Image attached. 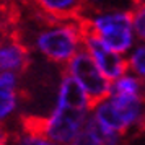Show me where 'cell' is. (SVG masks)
Listing matches in <instances>:
<instances>
[{
    "instance_id": "14",
    "label": "cell",
    "mask_w": 145,
    "mask_h": 145,
    "mask_svg": "<svg viewBox=\"0 0 145 145\" xmlns=\"http://www.w3.org/2000/svg\"><path fill=\"white\" fill-rule=\"evenodd\" d=\"M10 145H57L52 140L44 137L39 131L33 129L31 125H26V129L16 134H12Z\"/></svg>"
},
{
    "instance_id": "3",
    "label": "cell",
    "mask_w": 145,
    "mask_h": 145,
    "mask_svg": "<svg viewBox=\"0 0 145 145\" xmlns=\"http://www.w3.org/2000/svg\"><path fill=\"white\" fill-rule=\"evenodd\" d=\"M103 129L121 137L131 132L145 131V98L108 95L91 106L90 112Z\"/></svg>"
},
{
    "instance_id": "2",
    "label": "cell",
    "mask_w": 145,
    "mask_h": 145,
    "mask_svg": "<svg viewBox=\"0 0 145 145\" xmlns=\"http://www.w3.org/2000/svg\"><path fill=\"white\" fill-rule=\"evenodd\" d=\"M85 31L98 38L108 49L127 56L137 44L131 10L101 8L82 16Z\"/></svg>"
},
{
    "instance_id": "10",
    "label": "cell",
    "mask_w": 145,
    "mask_h": 145,
    "mask_svg": "<svg viewBox=\"0 0 145 145\" xmlns=\"http://www.w3.org/2000/svg\"><path fill=\"white\" fill-rule=\"evenodd\" d=\"M54 105L62 106V108L77 109V111L91 112L93 103L90 101V98L86 96V93L80 88V85L72 77H69L67 73H62L60 80H59V85H57Z\"/></svg>"
},
{
    "instance_id": "12",
    "label": "cell",
    "mask_w": 145,
    "mask_h": 145,
    "mask_svg": "<svg viewBox=\"0 0 145 145\" xmlns=\"http://www.w3.org/2000/svg\"><path fill=\"white\" fill-rule=\"evenodd\" d=\"M109 95L114 96H131V98H145V83L132 73H124L118 80L111 82Z\"/></svg>"
},
{
    "instance_id": "11",
    "label": "cell",
    "mask_w": 145,
    "mask_h": 145,
    "mask_svg": "<svg viewBox=\"0 0 145 145\" xmlns=\"http://www.w3.org/2000/svg\"><path fill=\"white\" fill-rule=\"evenodd\" d=\"M70 145H124V137L103 129L90 116L85 127Z\"/></svg>"
},
{
    "instance_id": "7",
    "label": "cell",
    "mask_w": 145,
    "mask_h": 145,
    "mask_svg": "<svg viewBox=\"0 0 145 145\" xmlns=\"http://www.w3.org/2000/svg\"><path fill=\"white\" fill-rule=\"evenodd\" d=\"M31 64V49L20 36L0 29V72L21 75Z\"/></svg>"
},
{
    "instance_id": "13",
    "label": "cell",
    "mask_w": 145,
    "mask_h": 145,
    "mask_svg": "<svg viewBox=\"0 0 145 145\" xmlns=\"http://www.w3.org/2000/svg\"><path fill=\"white\" fill-rule=\"evenodd\" d=\"M127 72L145 83V42H137L125 56Z\"/></svg>"
},
{
    "instance_id": "5",
    "label": "cell",
    "mask_w": 145,
    "mask_h": 145,
    "mask_svg": "<svg viewBox=\"0 0 145 145\" xmlns=\"http://www.w3.org/2000/svg\"><path fill=\"white\" fill-rule=\"evenodd\" d=\"M64 73L72 77L78 83L93 105L109 95L111 82L99 72V69L95 65L91 57L83 49L64 67Z\"/></svg>"
},
{
    "instance_id": "17",
    "label": "cell",
    "mask_w": 145,
    "mask_h": 145,
    "mask_svg": "<svg viewBox=\"0 0 145 145\" xmlns=\"http://www.w3.org/2000/svg\"><path fill=\"white\" fill-rule=\"evenodd\" d=\"M103 3V0H85V5L86 7H90V8H93V12L95 10H98V7Z\"/></svg>"
},
{
    "instance_id": "6",
    "label": "cell",
    "mask_w": 145,
    "mask_h": 145,
    "mask_svg": "<svg viewBox=\"0 0 145 145\" xmlns=\"http://www.w3.org/2000/svg\"><path fill=\"white\" fill-rule=\"evenodd\" d=\"M83 51L91 57L95 65L109 82H114L124 73H127L125 56H121L108 49L98 38H95L88 31H85V36H83Z\"/></svg>"
},
{
    "instance_id": "9",
    "label": "cell",
    "mask_w": 145,
    "mask_h": 145,
    "mask_svg": "<svg viewBox=\"0 0 145 145\" xmlns=\"http://www.w3.org/2000/svg\"><path fill=\"white\" fill-rule=\"evenodd\" d=\"M39 15L51 21L80 20L85 15V0H33Z\"/></svg>"
},
{
    "instance_id": "8",
    "label": "cell",
    "mask_w": 145,
    "mask_h": 145,
    "mask_svg": "<svg viewBox=\"0 0 145 145\" xmlns=\"http://www.w3.org/2000/svg\"><path fill=\"white\" fill-rule=\"evenodd\" d=\"M21 78L15 73L0 72V125H7L21 106Z\"/></svg>"
},
{
    "instance_id": "1",
    "label": "cell",
    "mask_w": 145,
    "mask_h": 145,
    "mask_svg": "<svg viewBox=\"0 0 145 145\" xmlns=\"http://www.w3.org/2000/svg\"><path fill=\"white\" fill-rule=\"evenodd\" d=\"M85 26L80 20L51 21L46 20L31 38L36 54L51 64L65 67L83 49Z\"/></svg>"
},
{
    "instance_id": "4",
    "label": "cell",
    "mask_w": 145,
    "mask_h": 145,
    "mask_svg": "<svg viewBox=\"0 0 145 145\" xmlns=\"http://www.w3.org/2000/svg\"><path fill=\"white\" fill-rule=\"evenodd\" d=\"M88 118H90V112L86 111H77V109L54 105L52 109L47 112V116L28 125L39 131L44 137L52 140L54 144L70 145L85 127Z\"/></svg>"
},
{
    "instance_id": "15",
    "label": "cell",
    "mask_w": 145,
    "mask_h": 145,
    "mask_svg": "<svg viewBox=\"0 0 145 145\" xmlns=\"http://www.w3.org/2000/svg\"><path fill=\"white\" fill-rule=\"evenodd\" d=\"M131 15L135 39L138 42H145V0H134Z\"/></svg>"
},
{
    "instance_id": "16",
    "label": "cell",
    "mask_w": 145,
    "mask_h": 145,
    "mask_svg": "<svg viewBox=\"0 0 145 145\" xmlns=\"http://www.w3.org/2000/svg\"><path fill=\"white\" fill-rule=\"evenodd\" d=\"M10 142H12V134L5 125H0V145H10Z\"/></svg>"
}]
</instances>
